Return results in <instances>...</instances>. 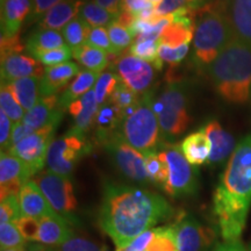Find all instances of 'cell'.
<instances>
[{"mask_svg": "<svg viewBox=\"0 0 251 251\" xmlns=\"http://www.w3.org/2000/svg\"><path fill=\"white\" fill-rule=\"evenodd\" d=\"M183 7H191L190 0H163L161 4L155 7V14L156 17H166Z\"/></svg>", "mask_w": 251, "mask_h": 251, "instance_id": "obj_48", "label": "cell"}, {"mask_svg": "<svg viewBox=\"0 0 251 251\" xmlns=\"http://www.w3.org/2000/svg\"><path fill=\"white\" fill-rule=\"evenodd\" d=\"M215 1H218L219 4H221V5L226 6V7H228V6L231 4V1H233V0H215Z\"/></svg>", "mask_w": 251, "mask_h": 251, "instance_id": "obj_58", "label": "cell"}, {"mask_svg": "<svg viewBox=\"0 0 251 251\" xmlns=\"http://www.w3.org/2000/svg\"><path fill=\"white\" fill-rule=\"evenodd\" d=\"M115 68L122 83L136 93H146L153 79V67L131 54L122 55L115 62Z\"/></svg>", "mask_w": 251, "mask_h": 251, "instance_id": "obj_13", "label": "cell"}, {"mask_svg": "<svg viewBox=\"0 0 251 251\" xmlns=\"http://www.w3.org/2000/svg\"><path fill=\"white\" fill-rule=\"evenodd\" d=\"M190 50V45H184L177 48L174 47L166 46V45H159L158 48V55L162 62L169 63V64L176 65L179 64L183 59L186 57Z\"/></svg>", "mask_w": 251, "mask_h": 251, "instance_id": "obj_45", "label": "cell"}, {"mask_svg": "<svg viewBox=\"0 0 251 251\" xmlns=\"http://www.w3.org/2000/svg\"><path fill=\"white\" fill-rule=\"evenodd\" d=\"M1 1H2V0H1Z\"/></svg>", "mask_w": 251, "mask_h": 251, "instance_id": "obj_62", "label": "cell"}, {"mask_svg": "<svg viewBox=\"0 0 251 251\" xmlns=\"http://www.w3.org/2000/svg\"><path fill=\"white\" fill-rule=\"evenodd\" d=\"M102 147L124 177L141 185L150 184L143 153L131 147L120 131L113 135Z\"/></svg>", "mask_w": 251, "mask_h": 251, "instance_id": "obj_11", "label": "cell"}, {"mask_svg": "<svg viewBox=\"0 0 251 251\" xmlns=\"http://www.w3.org/2000/svg\"><path fill=\"white\" fill-rule=\"evenodd\" d=\"M33 8V0H2L1 1V36L11 37L20 34Z\"/></svg>", "mask_w": 251, "mask_h": 251, "instance_id": "obj_18", "label": "cell"}, {"mask_svg": "<svg viewBox=\"0 0 251 251\" xmlns=\"http://www.w3.org/2000/svg\"><path fill=\"white\" fill-rule=\"evenodd\" d=\"M33 133L34 130L30 129L29 127H27L23 121L15 122L13 126V129H12V137H11V143H9V148L15 146V144L20 142L21 140H24L25 137L29 136V135Z\"/></svg>", "mask_w": 251, "mask_h": 251, "instance_id": "obj_53", "label": "cell"}, {"mask_svg": "<svg viewBox=\"0 0 251 251\" xmlns=\"http://www.w3.org/2000/svg\"><path fill=\"white\" fill-rule=\"evenodd\" d=\"M214 89L225 101L246 103L251 96V45L234 37L208 67Z\"/></svg>", "mask_w": 251, "mask_h": 251, "instance_id": "obj_3", "label": "cell"}, {"mask_svg": "<svg viewBox=\"0 0 251 251\" xmlns=\"http://www.w3.org/2000/svg\"><path fill=\"white\" fill-rule=\"evenodd\" d=\"M212 144V152L207 164L218 166L224 164L233 155L236 142L234 136L222 127L218 120L207 121L202 127Z\"/></svg>", "mask_w": 251, "mask_h": 251, "instance_id": "obj_16", "label": "cell"}, {"mask_svg": "<svg viewBox=\"0 0 251 251\" xmlns=\"http://www.w3.org/2000/svg\"><path fill=\"white\" fill-rule=\"evenodd\" d=\"M11 119L6 115L5 112L0 111V146H1V151H7L9 148L12 137V127Z\"/></svg>", "mask_w": 251, "mask_h": 251, "instance_id": "obj_50", "label": "cell"}, {"mask_svg": "<svg viewBox=\"0 0 251 251\" xmlns=\"http://www.w3.org/2000/svg\"><path fill=\"white\" fill-rule=\"evenodd\" d=\"M23 218L19 197L12 196L1 200L0 203V224L17 222Z\"/></svg>", "mask_w": 251, "mask_h": 251, "instance_id": "obj_43", "label": "cell"}, {"mask_svg": "<svg viewBox=\"0 0 251 251\" xmlns=\"http://www.w3.org/2000/svg\"><path fill=\"white\" fill-rule=\"evenodd\" d=\"M178 251H206L214 241L212 229L205 227L192 216H179L174 224Z\"/></svg>", "mask_w": 251, "mask_h": 251, "instance_id": "obj_12", "label": "cell"}, {"mask_svg": "<svg viewBox=\"0 0 251 251\" xmlns=\"http://www.w3.org/2000/svg\"><path fill=\"white\" fill-rule=\"evenodd\" d=\"M147 251H178L177 235L174 225L155 228V236Z\"/></svg>", "mask_w": 251, "mask_h": 251, "instance_id": "obj_36", "label": "cell"}, {"mask_svg": "<svg viewBox=\"0 0 251 251\" xmlns=\"http://www.w3.org/2000/svg\"><path fill=\"white\" fill-rule=\"evenodd\" d=\"M214 251H248L241 241L237 242H224L216 246Z\"/></svg>", "mask_w": 251, "mask_h": 251, "instance_id": "obj_55", "label": "cell"}, {"mask_svg": "<svg viewBox=\"0 0 251 251\" xmlns=\"http://www.w3.org/2000/svg\"><path fill=\"white\" fill-rule=\"evenodd\" d=\"M15 225L18 226L20 233L23 234L25 240L28 241V242H37L39 241V220L28 218V216H23V218L15 222Z\"/></svg>", "mask_w": 251, "mask_h": 251, "instance_id": "obj_46", "label": "cell"}, {"mask_svg": "<svg viewBox=\"0 0 251 251\" xmlns=\"http://www.w3.org/2000/svg\"><path fill=\"white\" fill-rule=\"evenodd\" d=\"M27 241L19 230L14 222L0 224V247L1 250L14 249V248H25Z\"/></svg>", "mask_w": 251, "mask_h": 251, "instance_id": "obj_39", "label": "cell"}, {"mask_svg": "<svg viewBox=\"0 0 251 251\" xmlns=\"http://www.w3.org/2000/svg\"><path fill=\"white\" fill-rule=\"evenodd\" d=\"M83 5V0H62L43 15L39 23V29L59 31L79 15Z\"/></svg>", "mask_w": 251, "mask_h": 251, "instance_id": "obj_22", "label": "cell"}, {"mask_svg": "<svg viewBox=\"0 0 251 251\" xmlns=\"http://www.w3.org/2000/svg\"><path fill=\"white\" fill-rule=\"evenodd\" d=\"M0 105H1V111L6 113V115L11 119L12 121L19 122L25 117V109L23 106L19 103L17 98L14 97L13 92L9 89L7 83H1V91H0Z\"/></svg>", "mask_w": 251, "mask_h": 251, "instance_id": "obj_38", "label": "cell"}, {"mask_svg": "<svg viewBox=\"0 0 251 251\" xmlns=\"http://www.w3.org/2000/svg\"><path fill=\"white\" fill-rule=\"evenodd\" d=\"M180 149L185 158L193 166L207 164L212 152V144L205 130L199 129L181 141Z\"/></svg>", "mask_w": 251, "mask_h": 251, "instance_id": "obj_24", "label": "cell"}, {"mask_svg": "<svg viewBox=\"0 0 251 251\" xmlns=\"http://www.w3.org/2000/svg\"><path fill=\"white\" fill-rule=\"evenodd\" d=\"M72 49L69 46L61 48L48 50V51H40L33 55L34 58L45 64L46 67H54V65L67 63L72 57Z\"/></svg>", "mask_w": 251, "mask_h": 251, "instance_id": "obj_41", "label": "cell"}, {"mask_svg": "<svg viewBox=\"0 0 251 251\" xmlns=\"http://www.w3.org/2000/svg\"><path fill=\"white\" fill-rule=\"evenodd\" d=\"M93 1L101 6L102 8H105L106 11H108L112 15H114L115 19L120 13L121 0H93Z\"/></svg>", "mask_w": 251, "mask_h": 251, "instance_id": "obj_54", "label": "cell"}, {"mask_svg": "<svg viewBox=\"0 0 251 251\" xmlns=\"http://www.w3.org/2000/svg\"><path fill=\"white\" fill-rule=\"evenodd\" d=\"M150 2H151V4L155 6V7H157V6H158L159 4H161V2L163 1V0H149Z\"/></svg>", "mask_w": 251, "mask_h": 251, "instance_id": "obj_60", "label": "cell"}, {"mask_svg": "<svg viewBox=\"0 0 251 251\" xmlns=\"http://www.w3.org/2000/svg\"><path fill=\"white\" fill-rule=\"evenodd\" d=\"M87 45L94 47V48H99L103 51L109 52V54H115V50L113 48V45L109 39L108 30L105 27H97L91 29L89 40H87Z\"/></svg>", "mask_w": 251, "mask_h": 251, "instance_id": "obj_44", "label": "cell"}, {"mask_svg": "<svg viewBox=\"0 0 251 251\" xmlns=\"http://www.w3.org/2000/svg\"><path fill=\"white\" fill-rule=\"evenodd\" d=\"M124 115L113 103L107 100L101 106H99L94 119V139L100 146H103L120 129Z\"/></svg>", "mask_w": 251, "mask_h": 251, "instance_id": "obj_20", "label": "cell"}, {"mask_svg": "<svg viewBox=\"0 0 251 251\" xmlns=\"http://www.w3.org/2000/svg\"><path fill=\"white\" fill-rule=\"evenodd\" d=\"M155 7L149 0H121V8L120 9H127L133 13L135 17L140 14L144 9Z\"/></svg>", "mask_w": 251, "mask_h": 251, "instance_id": "obj_52", "label": "cell"}, {"mask_svg": "<svg viewBox=\"0 0 251 251\" xmlns=\"http://www.w3.org/2000/svg\"><path fill=\"white\" fill-rule=\"evenodd\" d=\"M79 17L84 19L87 25L92 28L109 26L115 21L114 15H112L108 11H106L105 8H102L94 1L84 2Z\"/></svg>", "mask_w": 251, "mask_h": 251, "instance_id": "obj_34", "label": "cell"}, {"mask_svg": "<svg viewBox=\"0 0 251 251\" xmlns=\"http://www.w3.org/2000/svg\"><path fill=\"white\" fill-rule=\"evenodd\" d=\"M108 34L117 55L120 54L122 50L127 48V47L131 46L133 35H131L129 29L117 23V21H114L108 26Z\"/></svg>", "mask_w": 251, "mask_h": 251, "instance_id": "obj_42", "label": "cell"}, {"mask_svg": "<svg viewBox=\"0 0 251 251\" xmlns=\"http://www.w3.org/2000/svg\"><path fill=\"white\" fill-rule=\"evenodd\" d=\"M143 156L150 183L164 191L169 178V170L165 161L157 150L143 153Z\"/></svg>", "mask_w": 251, "mask_h": 251, "instance_id": "obj_32", "label": "cell"}, {"mask_svg": "<svg viewBox=\"0 0 251 251\" xmlns=\"http://www.w3.org/2000/svg\"><path fill=\"white\" fill-rule=\"evenodd\" d=\"M58 99L57 96L41 97L39 102L33 108L26 112L21 121L34 131L45 127L50 121L54 120L57 115L64 113L58 108Z\"/></svg>", "mask_w": 251, "mask_h": 251, "instance_id": "obj_25", "label": "cell"}, {"mask_svg": "<svg viewBox=\"0 0 251 251\" xmlns=\"http://www.w3.org/2000/svg\"><path fill=\"white\" fill-rule=\"evenodd\" d=\"M153 109L165 142H171L187 129L191 122L188 115V90L184 83H171L153 101Z\"/></svg>", "mask_w": 251, "mask_h": 251, "instance_id": "obj_6", "label": "cell"}, {"mask_svg": "<svg viewBox=\"0 0 251 251\" xmlns=\"http://www.w3.org/2000/svg\"><path fill=\"white\" fill-rule=\"evenodd\" d=\"M159 41L137 36L130 46V54L148 62L157 70H162L163 62L158 55Z\"/></svg>", "mask_w": 251, "mask_h": 251, "instance_id": "obj_31", "label": "cell"}, {"mask_svg": "<svg viewBox=\"0 0 251 251\" xmlns=\"http://www.w3.org/2000/svg\"><path fill=\"white\" fill-rule=\"evenodd\" d=\"M226 6L213 0L196 12L193 61L197 67H209L234 39Z\"/></svg>", "mask_w": 251, "mask_h": 251, "instance_id": "obj_4", "label": "cell"}, {"mask_svg": "<svg viewBox=\"0 0 251 251\" xmlns=\"http://www.w3.org/2000/svg\"><path fill=\"white\" fill-rule=\"evenodd\" d=\"M91 29L92 28L87 25L84 19L77 17L63 28L62 34L67 46L70 47L72 50H75L81 46L86 45Z\"/></svg>", "mask_w": 251, "mask_h": 251, "instance_id": "obj_33", "label": "cell"}, {"mask_svg": "<svg viewBox=\"0 0 251 251\" xmlns=\"http://www.w3.org/2000/svg\"><path fill=\"white\" fill-rule=\"evenodd\" d=\"M227 13L234 37L251 45V0H233Z\"/></svg>", "mask_w": 251, "mask_h": 251, "instance_id": "obj_26", "label": "cell"}, {"mask_svg": "<svg viewBox=\"0 0 251 251\" xmlns=\"http://www.w3.org/2000/svg\"><path fill=\"white\" fill-rule=\"evenodd\" d=\"M14 97L23 106L25 111L28 112L39 102L41 98L40 84L41 79L35 77L21 78V79L7 83Z\"/></svg>", "mask_w": 251, "mask_h": 251, "instance_id": "obj_28", "label": "cell"}, {"mask_svg": "<svg viewBox=\"0 0 251 251\" xmlns=\"http://www.w3.org/2000/svg\"><path fill=\"white\" fill-rule=\"evenodd\" d=\"M98 108L99 103L94 90L89 91L81 98L72 102L69 106V113L75 122L71 129L86 135L87 131H90L91 128L93 127Z\"/></svg>", "mask_w": 251, "mask_h": 251, "instance_id": "obj_21", "label": "cell"}, {"mask_svg": "<svg viewBox=\"0 0 251 251\" xmlns=\"http://www.w3.org/2000/svg\"><path fill=\"white\" fill-rule=\"evenodd\" d=\"M155 236V228L150 229L148 231H144L140 236H137L134 241L128 244L127 247L121 248V249H117L120 251H147L149 244L151 243L152 238Z\"/></svg>", "mask_w": 251, "mask_h": 251, "instance_id": "obj_49", "label": "cell"}, {"mask_svg": "<svg viewBox=\"0 0 251 251\" xmlns=\"http://www.w3.org/2000/svg\"><path fill=\"white\" fill-rule=\"evenodd\" d=\"M119 131L131 147L142 153L156 150L161 146V128L153 109L151 92L144 93L137 105L127 113Z\"/></svg>", "mask_w": 251, "mask_h": 251, "instance_id": "obj_5", "label": "cell"}, {"mask_svg": "<svg viewBox=\"0 0 251 251\" xmlns=\"http://www.w3.org/2000/svg\"><path fill=\"white\" fill-rule=\"evenodd\" d=\"M24 49L25 46L20 40V34L11 37L1 36V58L12 54H20Z\"/></svg>", "mask_w": 251, "mask_h": 251, "instance_id": "obj_51", "label": "cell"}, {"mask_svg": "<svg viewBox=\"0 0 251 251\" xmlns=\"http://www.w3.org/2000/svg\"><path fill=\"white\" fill-rule=\"evenodd\" d=\"M23 216L40 220L46 216L58 215L47 200L41 188L33 179L23 186L19 194Z\"/></svg>", "mask_w": 251, "mask_h": 251, "instance_id": "obj_17", "label": "cell"}, {"mask_svg": "<svg viewBox=\"0 0 251 251\" xmlns=\"http://www.w3.org/2000/svg\"><path fill=\"white\" fill-rule=\"evenodd\" d=\"M79 72V67L74 62H67L63 64L54 65V67H47L40 84L41 97L56 96Z\"/></svg>", "mask_w": 251, "mask_h": 251, "instance_id": "obj_19", "label": "cell"}, {"mask_svg": "<svg viewBox=\"0 0 251 251\" xmlns=\"http://www.w3.org/2000/svg\"><path fill=\"white\" fill-rule=\"evenodd\" d=\"M174 215V208L161 194L129 185L105 181L98 222L117 249Z\"/></svg>", "mask_w": 251, "mask_h": 251, "instance_id": "obj_1", "label": "cell"}, {"mask_svg": "<svg viewBox=\"0 0 251 251\" xmlns=\"http://www.w3.org/2000/svg\"><path fill=\"white\" fill-rule=\"evenodd\" d=\"M63 118V113L51 120L45 127L40 128L29 136L11 147L7 152L21 159L29 169L31 176H36L47 164L49 147L54 140V134Z\"/></svg>", "mask_w": 251, "mask_h": 251, "instance_id": "obj_10", "label": "cell"}, {"mask_svg": "<svg viewBox=\"0 0 251 251\" xmlns=\"http://www.w3.org/2000/svg\"><path fill=\"white\" fill-rule=\"evenodd\" d=\"M247 250H248V251H251V243L249 244V246L247 247Z\"/></svg>", "mask_w": 251, "mask_h": 251, "instance_id": "obj_61", "label": "cell"}, {"mask_svg": "<svg viewBox=\"0 0 251 251\" xmlns=\"http://www.w3.org/2000/svg\"><path fill=\"white\" fill-rule=\"evenodd\" d=\"M61 1L62 0H33V8H31V13L28 18V23L33 24L41 20L50 8H52Z\"/></svg>", "mask_w": 251, "mask_h": 251, "instance_id": "obj_47", "label": "cell"}, {"mask_svg": "<svg viewBox=\"0 0 251 251\" xmlns=\"http://www.w3.org/2000/svg\"><path fill=\"white\" fill-rule=\"evenodd\" d=\"M27 251H55V250L52 247L45 246V244H41V243H34L28 247Z\"/></svg>", "mask_w": 251, "mask_h": 251, "instance_id": "obj_56", "label": "cell"}, {"mask_svg": "<svg viewBox=\"0 0 251 251\" xmlns=\"http://www.w3.org/2000/svg\"><path fill=\"white\" fill-rule=\"evenodd\" d=\"M33 179L29 169L18 157L7 151L0 155V194L1 200L7 197H19L23 186Z\"/></svg>", "mask_w": 251, "mask_h": 251, "instance_id": "obj_14", "label": "cell"}, {"mask_svg": "<svg viewBox=\"0 0 251 251\" xmlns=\"http://www.w3.org/2000/svg\"><path fill=\"white\" fill-rule=\"evenodd\" d=\"M72 55L77 62H79L87 70L91 71L101 74L108 65V57L106 55V51L99 48H94L87 43L72 50Z\"/></svg>", "mask_w": 251, "mask_h": 251, "instance_id": "obj_30", "label": "cell"}, {"mask_svg": "<svg viewBox=\"0 0 251 251\" xmlns=\"http://www.w3.org/2000/svg\"><path fill=\"white\" fill-rule=\"evenodd\" d=\"M39 241L37 243L48 247H57L75 236L72 226L62 216H46L39 220Z\"/></svg>", "mask_w": 251, "mask_h": 251, "instance_id": "obj_23", "label": "cell"}, {"mask_svg": "<svg viewBox=\"0 0 251 251\" xmlns=\"http://www.w3.org/2000/svg\"><path fill=\"white\" fill-rule=\"evenodd\" d=\"M33 180L39 185L52 209L71 226H79L77 216V199L74 184L69 177L46 170L34 176Z\"/></svg>", "mask_w": 251, "mask_h": 251, "instance_id": "obj_9", "label": "cell"}, {"mask_svg": "<svg viewBox=\"0 0 251 251\" xmlns=\"http://www.w3.org/2000/svg\"><path fill=\"white\" fill-rule=\"evenodd\" d=\"M121 79L118 74L112 71H102L94 85V93H96L97 100H98L99 106L105 103L111 98L117 86L119 85Z\"/></svg>", "mask_w": 251, "mask_h": 251, "instance_id": "obj_37", "label": "cell"}, {"mask_svg": "<svg viewBox=\"0 0 251 251\" xmlns=\"http://www.w3.org/2000/svg\"><path fill=\"white\" fill-rule=\"evenodd\" d=\"M52 248L55 251H109L105 244L93 242L87 238L77 237L76 235L69 238L61 246Z\"/></svg>", "mask_w": 251, "mask_h": 251, "instance_id": "obj_40", "label": "cell"}, {"mask_svg": "<svg viewBox=\"0 0 251 251\" xmlns=\"http://www.w3.org/2000/svg\"><path fill=\"white\" fill-rule=\"evenodd\" d=\"M92 151V144L86 135L68 130L61 137L52 140L47 156L48 170L70 178L75 169L84 157Z\"/></svg>", "mask_w": 251, "mask_h": 251, "instance_id": "obj_8", "label": "cell"}, {"mask_svg": "<svg viewBox=\"0 0 251 251\" xmlns=\"http://www.w3.org/2000/svg\"><path fill=\"white\" fill-rule=\"evenodd\" d=\"M108 100L122 113L125 118L127 113L130 112L137 105V102L140 101V98L139 94L135 92V91L128 87L125 83L120 81Z\"/></svg>", "mask_w": 251, "mask_h": 251, "instance_id": "obj_35", "label": "cell"}, {"mask_svg": "<svg viewBox=\"0 0 251 251\" xmlns=\"http://www.w3.org/2000/svg\"><path fill=\"white\" fill-rule=\"evenodd\" d=\"M46 68L33 56L24 54H12L1 58V83L35 77L42 79Z\"/></svg>", "mask_w": 251, "mask_h": 251, "instance_id": "obj_15", "label": "cell"}, {"mask_svg": "<svg viewBox=\"0 0 251 251\" xmlns=\"http://www.w3.org/2000/svg\"><path fill=\"white\" fill-rule=\"evenodd\" d=\"M251 207V134L237 143L213 194V211L225 242L241 241Z\"/></svg>", "mask_w": 251, "mask_h": 251, "instance_id": "obj_2", "label": "cell"}, {"mask_svg": "<svg viewBox=\"0 0 251 251\" xmlns=\"http://www.w3.org/2000/svg\"><path fill=\"white\" fill-rule=\"evenodd\" d=\"M159 155L164 159L169 170V178L164 192L172 198L194 196L199 188L196 166L190 164L180 149V144L165 142L159 146Z\"/></svg>", "mask_w": 251, "mask_h": 251, "instance_id": "obj_7", "label": "cell"}, {"mask_svg": "<svg viewBox=\"0 0 251 251\" xmlns=\"http://www.w3.org/2000/svg\"><path fill=\"white\" fill-rule=\"evenodd\" d=\"M1 251H27L25 248H14V249H5Z\"/></svg>", "mask_w": 251, "mask_h": 251, "instance_id": "obj_59", "label": "cell"}, {"mask_svg": "<svg viewBox=\"0 0 251 251\" xmlns=\"http://www.w3.org/2000/svg\"><path fill=\"white\" fill-rule=\"evenodd\" d=\"M212 0H190V4H191V8L194 9V11H198L203 6L209 4Z\"/></svg>", "mask_w": 251, "mask_h": 251, "instance_id": "obj_57", "label": "cell"}, {"mask_svg": "<svg viewBox=\"0 0 251 251\" xmlns=\"http://www.w3.org/2000/svg\"><path fill=\"white\" fill-rule=\"evenodd\" d=\"M100 76V72L91 70H80L74 79L71 80L70 85L65 89L64 92L58 99V108L64 112L69 108L72 102L76 101L84 94L92 90V86L96 85L97 80Z\"/></svg>", "mask_w": 251, "mask_h": 251, "instance_id": "obj_27", "label": "cell"}, {"mask_svg": "<svg viewBox=\"0 0 251 251\" xmlns=\"http://www.w3.org/2000/svg\"><path fill=\"white\" fill-rule=\"evenodd\" d=\"M64 46H67L63 34L58 30L37 29L27 40L26 49L33 56L36 52L48 51V50L57 49Z\"/></svg>", "mask_w": 251, "mask_h": 251, "instance_id": "obj_29", "label": "cell"}]
</instances>
